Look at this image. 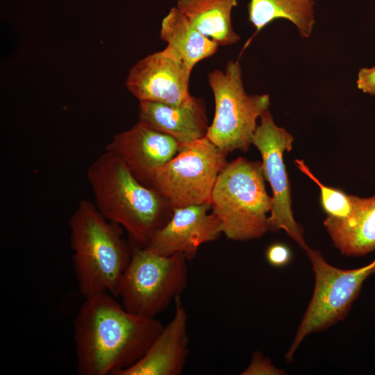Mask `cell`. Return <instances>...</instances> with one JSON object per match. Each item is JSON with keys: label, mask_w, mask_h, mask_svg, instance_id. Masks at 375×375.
Returning <instances> with one entry per match:
<instances>
[{"label": "cell", "mask_w": 375, "mask_h": 375, "mask_svg": "<svg viewBox=\"0 0 375 375\" xmlns=\"http://www.w3.org/2000/svg\"><path fill=\"white\" fill-rule=\"evenodd\" d=\"M138 114L140 122L182 144L206 137L209 126L204 102L199 98L186 106L141 101Z\"/></svg>", "instance_id": "cell-14"}, {"label": "cell", "mask_w": 375, "mask_h": 375, "mask_svg": "<svg viewBox=\"0 0 375 375\" xmlns=\"http://www.w3.org/2000/svg\"><path fill=\"white\" fill-rule=\"evenodd\" d=\"M252 144L262 157L265 178L272 190V209L269 217V231L284 230L304 251L308 247L303 229L294 219L291 208L290 185L283 160L285 151L292 148L293 136L278 126L269 110L260 117Z\"/></svg>", "instance_id": "cell-9"}, {"label": "cell", "mask_w": 375, "mask_h": 375, "mask_svg": "<svg viewBox=\"0 0 375 375\" xmlns=\"http://www.w3.org/2000/svg\"><path fill=\"white\" fill-rule=\"evenodd\" d=\"M314 6V0H250L248 20L258 33L274 20L286 19L301 38H308L315 24Z\"/></svg>", "instance_id": "cell-18"}, {"label": "cell", "mask_w": 375, "mask_h": 375, "mask_svg": "<svg viewBox=\"0 0 375 375\" xmlns=\"http://www.w3.org/2000/svg\"><path fill=\"white\" fill-rule=\"evenodd\" d=\"M215 100V114L206 138L227 154L247 151L258 126L257 119L268 110L269 95L249 94L244 90L239 61H229L224 70L208 75Z\"/></svg>", "instance_id": "cell-6"}, {"label": "cell", "mask_w": 375, "mask_h": 375, "mask_svg": "<svg viewBox=\"0 0 375 375\" xmlns=\"http://www.w3.org/2000/svg\"><path fill=\"white\" fill-rule=\"evenodd\" d=\"M72 262L78 290L84 298L117 295L121 277L132 255L123 228L107 219L94 203L81 200L69 218Z\"/></svg>", "instance_id": "cell-3"}, {"label": "cell", "mask_w": 375, "mask_h": 375, "mask_svg": "<svg viewBox=\"0 0 375 375\" xmlns=\"http://www.w3.org/2000/svg\"><path fill=\"white\" fill-rule=\"evenodd\" d=\"M171 321L150 345L144 356L132 366L116 375H178L185 367L189 353L187 311L176 298Z\"/></svg>", "instance_id": "cell-13"}, {"label": "cell", "mask_w": 375, "mask_h": 375, "mask_svg": "<svg viewBox=\"0 0 375 375\" xmlns=\"http://www.w3.org/2000/svg\"><path fill=\"white\" fill-rule=\"evenodd\" d=\"M356 85L362 92L375 94V66L361 68L358 73Z\"/></svg>", "instance_id": "cell-22"}, {"label": "cell", "mask_w": 375, "mask_h": 375, "mask_svg": "<svg viewBox=\"0 0 375 375\" xmlns=\"http://www.w3.org/2000/svg\"><path fill=\"white\" fill-rule=\"evenodd\" d=\"M238 0H178L176 7L190 24L219 46L238 42L231 12Z\"/></svg>", "instance_id": "cell-17"}, {"label": "cell", "mask_w": 375, "mask_h": 375, "mask_svg": "<svg viewBox=\"0 0 375 375\" xmlns=\"http://www.w3.org/2000/svg\"><path fill=\"white\" fill-rule=\"evenodd\" d=\"M113 295L85 298L74 321L80 375H116L138 362L162 331L156 319L127 311Z\"/></svg>", "instance_id": "cell-1"}, {"label": "cell", "mask_w": 375, "mask_h": 375, "mask_svg": "<svg viewBox=\"0 0 375 375\" xmlns=\"http://www.w3.org/2000/svg\"><path fill=\"white\" fill-rule=\"evenodd\" d=\"M182 146L172 137L139 121L130 129L116 134L106 151L119 158L140 183L150 187L156 172L172 159Z\"/></svg>", "instance_id": "cell-12"}, {"label": "cell", "mask_w": 375, "mask_h": 375, "mask_svg": "<svg viewBox=\"0 0 375 375\" xmlns=\"http://www.w3.org/2000/svg\"><path fill=\"white\" fill-rule=\"evenodd\" d=\"M285 372L276 367L272 361L256 351L253 353L248 367L240 373L242 375H282Z\"/></svg>", "instance_id": "cell-20"}, {"label": "cell", "mask_w": 375, "mask_h": 375, "mask_svg": "<svg viewBox=\"0 0 375 375\" xmlns=\"http://www.w3.org/2000/svg\"><path fill=\"white\" fill-rule=\"evenodd\" d=\"M86 176L94 205L107 219L126 231L132 245L144 247L173 214L164 197L140 183L110 152L106 151L89 166Z\"/></svg>", "instance_id": "cell-2"}, {"label": "cell", "mask_w": 375, "mask_h": 375, "mask_svg": "<svg viewBox=\"0 0 375 375\" xmlns=\"http://www.w3.org/2000/svg\"><path fill=\"white\" fill-rule=\"evenodd\" d=\"M294 163L298 169L313 181L319 188L321 205L327 216L345 219L352 210L351 195L345 194L340 190L324 185L310 172L302 160H295Z\"/></svg>", "instance_id": "cell-19"}, {"label": "cell", "mask_w": 375, "mask_h": 375, "mask_svg": "<svg viewBox=\"0 0 375 375\" xmlns=\"http://www.w3.org/2000/svg\"><path fill=\"white\" fill-rule=\"evenodd\" d=\"M315 276L312 297L306 310L285 358L292 361L308 335L328 328L344 319L361 291L363 283L375 274V258L369 264L352 269L330 265L322 253L309 247L305 250Z\"/></svg>", "instance_id": "cell-7"}, {"label": "cell", "mask_w": 375, "mask_h": 375, "mask_svg": "<svg viewBox=\"0 0 375 375\" xmlns=\"http://www.w3.org/2000/svg\"><path fill=\"white\" fill-rule=\"evenodd\" d=\"M160 38L167 44L163 51L191 71L199 62L213 56L219 47L193 27L176 7L163 18Z\"/></svg>", "instance_id": "cell-16"}, {"label": "cell", "mask_w": 375, "mask_h": 375, "mask_svg": "<svg viewBox=\"0 0 375 375\" xmlns=\"http://www.w3.org/2000/svg\"><path fill=\"white\" fill-rule=\"evenodd\" d=\"M227 153L206 137L184 144L179 152L154 174L150 188L174 210L210 203L217 177Z\"/></svg>", "instance_id": "cell-8"}, {"label": "cell", "mask_w": 375, "mask_h": 375, "mask_svg": "<svg viewBox=\"0 0 375 375\" xmlns=\"http://www.w3.org/2000/svg\"><path fill=\"white\" fill-rule=\"evenodd\" d=\"M272 202L262 162L240 157L227 162L219 173L210 204L226 238L244 241L260 238L269 231Z\"/></svg>", "instance_id": "cell-4"}, {"label": "cell", "mask_w": 375, "mask_h": 375, "mask_svg": "<svg viewBox=\"0 0 375 375\" xmlns=\"http://www.w3.org/2000/svg\"><path fill=\"white\" fill-rule=\"evenodd\" d=\"M352 210L345 219L327 216L323 224L342 255L362 256L375 251V195H351Z\"/></svg>", "instance_id": "cell-15"}, {"label": "cell", "mask_w": 375, "mask_h": 375, "mask_svg": "<svg viewBox=\"0 0 375 375\" xmlns=\"http://www.w3.org/2000/svg\"><path fill=\"white\" fill-rule=\"evenodd\" d=\"M267 262L275 267H282L288 265L292 260V252L289 247L283 243H274L266 250Z\"/></svg>", "instance_id": "cell-21"}, {"label": "cell", "mask_w": 375, "mask_h": 375, "mask_svg": "<svg viewBox=\"0 0 375 375\" xmlns=\"http://www.w3.org/2000/svg\"><path fill=\"white\" fill-rule=\"evenodd\" d=\"M191 72L162 50L138 61L128 72L126 86L140 101L186 106L196 98L189 92Z\"/></svg>", "instance_id": "cell-10"}, {"label": "cell", "mask_w": 375, "mask_h": 375, "mask_svg": "<svg viewBox=\"0 0 375 375\" xmlns=\"http://www.w3.org/2000/svg\"><path fill=\"white\" fill-rule=\"evenodd\" d=\"M131 245V258L119 281L117 297L129 312L156 319L186 288L188 260L180 253L162 256Z\"/></svg>", "instance_id": "cell-5"}, {"label": "cell", "mask_w": 375, "mask_h": 375, "mask_svg": "<svg viewBox=\"0 0 375 375\" xmlns=\"http://www.w3.org/2000/svg\"><path fill=\"white\" fill-rule=\"evenodd\" d=\"M210 203L175 208L169 221L159 229L144 247L154 253L183 255L193 259L202 244L216 240L223 233L220 219L212 212Z\"/></svg>", "instance_id": "cell-11"}]
</instances>
